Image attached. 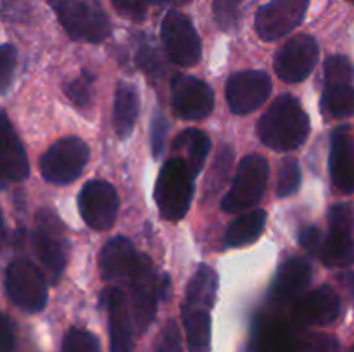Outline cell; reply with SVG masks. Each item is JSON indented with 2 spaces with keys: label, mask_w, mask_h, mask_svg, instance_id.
Here are the masks:
<instances>
[{
  "label": "cell",
  "mask_w": 354,
  "mask_h": 352,
  "mask_svg": "<svg viewBox=\"0 0 354 352\" xmlns=\"http://www.w3.org/2000/svg\"><path fill=\"white\" fill-rule=\"evenodd\" d=\"M311 124L299 100L282 93L266 109L258 123V137L273 150H296L306 141Z\"/></svg>",
  "instance_id": "cell-1"
},
{
  "label": "cell",
  "mask_w": 354,
  "mask_h": 352,
  "mask_svg": "<svg viewBox=\"0 0 354 352\" xmlns=\"http://www.w3.org/2000/svg\"><path fill=\"white\" fill-rule=\"evenodd\" d=\"M196 173L183 157L165 162L156 179L154 199L162 219L180 221L189 213L194 197Z\"/></svg>",
  "instance_id": "cell-2"
},
{
  "label": "cell",
  "mask_w": 354,
  "mask_h": 352,
  "mask_svg": "<svg viewBox=\"0 0 354 352\" xmlns=\"http://www.w3.org/2000/svg\"><path fill=\"white\" fill-rule=\"evenodd\" d=\"M73 40L97 41L111 35V21L99 0H47Z\"/></svg>",
  "instance_id": "cell-3"
},
{
  "label": "cell",
  "mask_w": 354,
  "mask_h": 352,
  "mask_svg": "<svg viewBox=\"0 0 354 352\" xmlns=\"http://www.w3.org/2000/svg\"><path fill=\"white\" fill-rule=\"evenodd\" d=\"M268 162L258 154L245 155L237 166L234 183L221 200L225 213H239L261 202L268 183Z\"/></svg>",
  "instance_id": "cell-4"
},
{
  "label": "cell",
  "mask_w": 354,
  "mask_h": 352,
  "mask_svg": "<svg viewBox=\"0 0 354 352\" xmlns=\"http://www.w3.org/2000/svg\"><path fill=\"white\" fill-rule=\"evenodd\" d=\"M31 242L35 254L47 275L52 282H57L64 273L68 261V238L64 233V224L52 211H38Z\"/></svg>",
  "instance_id": "cell-5"
},
{
  "label": "cell",
  "mask_w": 354,
  "mask_h": 352,
  "mask_svg": "<svg viewBox=\"0 0 354 352\" xmlns=\"http://www.w3.org/2000/svg\"><path fill=\"white\" fill-rule=\"evenodd\" d=\"M90 150L88 145L78 137H66L50 145L40 157V173L45 182L66 185L78 178L86 168Z\"/></svg>",
  "instance_id": "cell-6"
},
{
  "label": "cell",
  "mask_w": 354,
  "mask_h": 352,
  "mask_svg": "<svg viewBox=\"0 0 354 352\" xmlns=\"http://www.w3.org/2000/svg\"><path fill=\"white\" fill-rule=\"evenodd\" d=\"M6 292L19 309L38 313L47 306V282L28 259H14L6 271Z\"/></svg>",
  "instance_id": "cell-7"
},
{
  "label": "cell",
  "mask_w": 354,
  "mask_h": 352,
  "mask_svg": "<svg viewBox=\"0 0 354 352\" xmlns=\"http://www.w3.org/2000/svg\"><path fill=\"white\" fill-rule=\"evenodd\" d=\"M131 307H133V321L140 331H145L154 321L161 293V278L156 275L152 259L147 254H138L137 266L130 275Z\"/></svg>",
  "instance_id": "cell-8"
},
{
  "label": "cell",
  "mask_w": 354,
  "mask_h": 352,
  "mask_svg": "<svg viewBox=\"0 0 354 352\" xmlns=\"http://www.w3.org/2000/svg\"><path fill=\"white\" fill-rule=\"evenodd\" d=\"M328 235L322 245L320 257L328 268L354 264V211L351 204H335L328 211Z\"/></svg>",
  "instance_id": "cell-9"
},
{
  "label": "cell",
  "mask_w": 354,
  "mask_h": 352,
  "mask_svg": "<svg viewBox=\"0 0 354 352\" xmlns=\"http://www.w3.org/2000/svg\"><path fill=\"white\" fill-rule=\"evenodd\" d=\"M161 40L166 55L176 66L190 68L201 61L203 45L192 21L178 10H169L161 24Z\"/></svg>",
  "instance_id": "cell-10"
},
{
  "label": "cell",
  "mask_w": 354,
  "mask_h": 352,
  "mask_svg": "<svg viewBox=\"0 0 354 352\" xmlns=\"http://www.w3.org/2000/svg\"><path fill=\"white\" fill-rule=\"evenodd\" d=\"M78 207L83 221L92 230L106 231L114 224L120 209L116 188L104 179L85 183L78 195Z\"/></svg>",
  "instance_id": "cell-11"
},
{
  "label": "cell",
  "mask_w": 354,
  "mask_h": 352,
  "mask_svg": "<svg viewBox=\"0 0 354 352\" xmlns=\"http://www.w3.org/2000/svg\"><path fill=\"white\" fill-rule=\"evenodd\" d=\"M310 0H270L256 12V31L266 41L279 40L304 21Z\"/></svg>",
  "instance_id": "cell-12"
},
{
  "label": "cell",
  "mask_w": 354,
  "mask_h": 352,
  "mask_svg": "<svg viewBox=\"0 0 354 352\" xmlns=\"http://www.w3.org/2000/svg\"><path fill=\"white\" fill-rule=\"evenodd\" d=\"M318 43L311 35H297L275 55V72L282 81L299 83L311 75L318 62Z\"/></svg>",
  "instance_id": "cell-13"
},
{
  "label": "cell",
  "mask_w": 354,
  "mask_h": 352,
  "mask_svg": "<svg viewBox=\"0 0 354 352\" xmlns=\"http://www.w3.org/2000/svg\"><path fill=\"white\" fill-rule=\"evenodd\" d=\"M171 102L180 117L199 121L213 113L214 93L213 88L201 78L176 75L171 79Z\"/></svg>",
  "instance_id": "cell-14"
},
{
  "label": "cell",
  "mask_w": 354,
  "mask_h": 352,
  "mask_svg": "<svg viewBox=\"0 0 354 352\" xmlns=\"http://www.w3.org/2000/svg\"><path fill=\"white\" fill-rule=\"evenodd\" d=\"M272 92V79L263 71L235 72L227 81V102L239 116L254 113Z\"/></svg>",
  "instance_id": "cell-15"
},
{
  "label": "cell",
  "mask_w": 354,
  "mask_h": 352,
  "mask_svg": "<svg viewBox=\"0 0 354 352\" xmlns=\"http://www.w3.org/2000/svg\"><path fill=\"white\" fill-rule=\"evenodd\" d=\"M341 313V299L330 285L304 293L294 304V321L303 326H325L337 320Z\"/></svg>",
  "instance_id": "cell-16"
},
{
  "label": "cell",
  "mask_w": 354,
  "mask_h": 352,
  "mask_svg": "<svg viewBox=\"0 0 354 352\" xmlns=\"http://www.w3.org/2000/svg\"><path fill=\"white\" fill-rule=\"evenodd\" d=\"M332 183L344 193L354 192V137L349 126H339L330 137Z\"/></svg>",
  "instance_id": "cell-17"
},
{
  "label": "cell",
  "mask_w": 354,
  "mask_h": 352,
  "mask_svg": "<svg viewBox=\"0 0 354 352\" xmlns=\"http://www.w3.org/2000/svg\"><path fill=\"white\" fill-rule=\"evenodd\" d=\"M102 300L109 313L111 352H133V326L124 293L120 289H107Z\"/></svg>",
  "instance_id": "cell-18"
},
{
  "label": "cell",
  "mask_w": 354,
  "mask_h": 352,
  "mask_svg": "<svg viewBox=\"0 0 354 352\" xmlns=\"http://www.w3.org/2000/svg\"><path fill=\"white\" fill-rule=\"evenodd\" d=\"M138 254L133 244L127 237H113L106 242L99 255V268L102 278L107 282H116L121 278H130L137 266Z\"/></svg>",
  "instance_id": "cell-19"
},
{
  "label": "cell",
  "mask_w": 354,
  "mask_h": 352,
  "mask_svg": "<svg viewBox=\"0 0 354 352\" xmlns=\"http://www.w3.org/2000/svg\"><path fill=\"white\" fill-rule=\"evenodd\" d=\"M311 282V266L306 259H287L279 268L272 285V299L283 304L294 300L304 292Z\"/></svg>",
  "instance_id": "cell-20"
},
{
  "label": "cell",
  "mask_w": 354,
  "mask_h": 352,
  "mask_svg": "<svg viewBox=\"0 0 354 352\" xmlns=\"http://www.w3.org/2000/svg\"><path fill=\"white\" fill-rule=\"evenodd\" d=\"M0 144H2V175L10 182H23L30 175L26 152L16 131L9 123V117L2 113V130H0Z\"/></svg>",
  "instance_id": "cell-21"
},
{
  "label": "cell",
  "mask_w": 354,
  "mask_h": 352,
  "mask_svg": "<svg viewBox=\"0 0 354 352\" xmlns=\"http://www.w3.org/2000/svg\"><path fill=\"white\" fill-rule=\"evenodd\" d=\"M140 102H138V93L131 83L121 81L114 93V110H113V124L120 138H128L133 131L135 121L140 113Z\"/></svg>",
  "instance_id": "cell-22"
},
{
  "label": "cell",
  "mask_w": 354,
  "mask_h": 352,
  "mask_svg": "<svg viewBox=\"0 0 354 352\" xmlns=\"http://www.w3.org/2000/svg\"><path fill=\"white\" fill-rule=\"evenodd\" d=\"M182 320H183V328H185L187 344H189L190 352L209 351V338H211L209 309H206V307L183 304Z\"/></svg>",
  "instance_id": "cell-23"
},
{
  "label": "cell",
  "mask_w": 354,
  "mask_h": 352,
  "mask_svg": "<svg viewBox=\"0 0 354 352\" xmlns=\"http://www.w3.org/2000/svg\"><path fill=\"white\" fill-rule=\"evenodd\" d=\"M266 226V213L263 209L251 211L248 214H242L235 221H232L230 226L225 233V245L227 247H244L252 244L261 237Z\"/></svg>",
  "instance_id": "cell-24"
},
{
  "label": "cell",
  "mask_w": 354,
  "mask_h": 352,
  "mask_svg": "<svg viewBox=\"0 0 354 352\" xmlns=\"http://www.w3.org/2000/svg\"><path fill=\"white\" fill-rule=\"evenodd\" d=\"M218 292V275L211 266L201 264L196 269L187 286L185 304L189 306H199L211 309L216 300Z\"/></svg>",
  "instance_id": "cell-25"
},
{
  "label": "cell",
  "mask_w": 354,
  "mask_h": 352,
  "mask_svg": "<svg viewBox=\"0 0 354 352\" xmlns=\"http://www.w3.org/2000/svg\"><path fill=\"white\" fill-rule=\"evenodd\" d=\"M209 137L201 130H185L173 144L175 150H182L187 155L185 161L189 162L196 176L203 171L204 162L209 154Z\"/></svg>",
  "instance_id": "cell-26"
},
{
  "label": "cell",
  "mask_w": 354,
  "mask_h": 352,
  "mask_svg": "<svg viewBox=\"0 0 354 352\" xmlns=\"http://www.w3.org/2000/svg\"><path fill=\"white\" fill-rule=\"evenodd\" d=\"M322 109L335 119L354 116V86H325L324 95H322Z\"/></svg>",
  "instance_id": "cell-27"
},
{
  "label": "cell",
  "mask_w": 354,
  "mask_h": 352,
  "mask_svg": "<svg viewBox=\"0 0 354 352\" xmlns=\"http://www.w3.org/2000/svg\"><path fill=\"white\" fill-rule=\"evenodd\" d=\"M296 333L283 324H270L261 330L263 352H294L296 349Z\"/></svg>",
  "instance_id": "cell-28"
},
{
  "label": "cell",
  "mask_w": 354,
  "mask_h": 352,
  "mask_svg": "<svg viewBox=\"0 0 354 352\" xmlns=\"http://www.w3.org/2000/svg\"><path fill=\"white\" fill-rule=\"evenodd\" d=\"M248 0H214V21L223 31H234L239 28Z\"/></svg>",
  "instance_id": "cell-29"
},
{
  "label": "cell",
  "mask_w": 354,
  "mask_h": 352,
  "mask_svg": "<svg viewBox=\"0 0 354 352\" xmlns=\"http://www.w3.org/2000/svg\"><path fill=\"white\" fill-rule=\"evenodd\" d=\"M301 185V168L299 162L292 157L283 159L279 168V179H277V195L280 199L294 195Z\"/></svg>",
  "instance_id": "cell-30"
},
{
  "label": "cell",
  "mask_w": 354,
  "mask_h": 352,
  "mask_svg": "<svg viewBox=\"0 0 354 352\" xmlns=\"http://www.w3.org/2000/svg\"><path fill=\"white\" fill-rule=\"evenodd\" d=\"M354 78L353 62L346 55H332L325 62V86L351 85Z\"/></svg>",
  "instance_id": "cell-31"
},
{
  "label": "cell",
  "mask_w": 354,
  "mask_h": 352,
  "mask_svg": "<svg viewBox=\"0 0 354 352\" xmlns=\"http://www.w3.org/2000/svg\"><path fill=\"white\" fill-rule=\"evenodd\" d=\"M93 75H90L88 71H83L82 76L78 78L71 79L64 85V93L76 107H86L92 106V99H93V93H92V83H93Z\"/></svg>",
  "instance_id": "cell-32"
},
{
  "label": "cell",
  "mask_w": 354,
  "mask_h": 352,
  "mask_svg": "<svg viewBox=\"0 0 354 352\" xmlns=\"http://www.w3.org/2000/svg\"><path fill=\"white\" fill-rule=\"evenodd\" d=\"M62 352H100L95 335L82 328H71L62 342Z\"/></svg>",
  "instance_id": "cell-33"
},
{
  "label": "cell",
  "mask_w": 354,
  "mask_h": 352,
  "mask_svg": "<svg viewBox=\"0 0 354 352\" xmlns=\"http://www.w3.org/2000/svg\"><path fill=\"white\" fill-rule=\"evenodd\" d=\"M137 64H138V68H140L142 71L149 76V78L158 79L165 75L162 59L154 47H147V45H144V47L138 48Z\"/></svg>",
  "instance_id": "cell-34"
},
{
  "label": "cell",
  "mask_w": 354,
  "mask_h": 352,
  "mask_svg": "<svg viewBox=\"0 0 354 352\" xmlns=\"http://www.w3.org/2000/svg\"><path fill=\"white\" fill-rule=\"evenodd\" d=\"M156 352H183L182 333H180V326L175 320L168 321L161 330Z\"/></svg>",
  "instance_id": "cell-35"
},
{
  "label": "cell",
  "mask_w": 354,
  "mask_h": 352,
  "mask_svg": "<svg viewBox=\"0 0 354 352\" xmlns=\"http://www.w3.org/2000/svg\"><path fill=\"white\" fill-rule=\"evenodd\" d=\"M232 159H234V152H232L230 147L221 148L220 154H218L216 161H214V168H213V175L209 176V186L213 192H216L218 186H221L225 183V178L228 175V169H230Z\"/></svg>",
  "instance_id": "cell-36"
},
{
  "label": "cell",
  "mask_w": 354,
  "mask_h": 352,
  "mask_svg": "<svg viewBox=\"0 0 354 352\" xmlns=\"http://www.w3.org/2000/svg\"><path fill=\"white\" fill-rule=\"evenodd\" d=\"M166 133H168V121L161 113H156L151 121V147L152 155L156 159L161 157L162 150H165Z\"/></svg>",
  "instance_id": "cell-37"
},
{
  "label": "cell",
  "mask_w": 354,
  "mask_h": 352,
  "mask_svg": "<svg viewBox=\"0 0 354 352\" xmlns=\"http://www.w3.org/2000/svg\"><path fill=\"white\" fill-rule=\"evenodd\" d=\"M14 68H16V48L12 45H2L0 48V85L2 92H6L12 79Z\"/></svg>",
  "instance_id": "cell-38"
},
{
  "label": "cell",
  "mask_w": 354,
  "mask_h": 352,
  "mask_svg": "<svg viewBox=\"0 0 354 352\" xmlns=\"http://www.w3.org/2000/svg\"><path fill=\"white\" fill-rule=\"evenodd\" d=\"M111 2L121 16L131 21H142L147 14L149 0H111Z\"/></svg>",
  "instance_id": "cell-39"
},
{
  "label": "cell",
  "mask_w": 354,
  "mask_h": 352,
  "mask_svg": "<svg viewBox=\"0 0 354 352\" xmlns=\"http://www.w3.org/2000/svg\"><path fill=\"white\" fill-rule=\"evenodd\" d=\"M299 244L310 255L322 252V233L317 226H304L299 233Z\"/></svg>",
  "instance_id": "cell-40"
},
{
  "label": "cell",
  "mask_w": 354,
  "mask_h": 352,
  "mask_svg": "<svg viewBox=\"0 0 354 352\" xmlns=\"http://www.w3.org/2000/svg\"><path fill=\"white\" fill-rule=\"evenodd\" d=\"M0 349L2 352L14 351V326L7 314H3L2 323H0Z\"/></svg>",
  "instance_id": "cell-41"
},
{
  "label": "cell",
  "mask_w": 354,
  "mask_h": 352,
  "mask_svg": "<svg viewBox=\"0 0 354 352\" xmlns=\"http://www.w3.org/2000/svg\"><path fill=\"white\" fill-rule=\"evenodd\" d=\"M311 352H339L337 338L332 337V335H320V337L313 342Z\"/></svg>",
  "instance_id": "cell-42"
},
{
  "label": "cell",
  "mask_w": 354,
  "mask_h": 352,
  "mask_svg": "<svg viewBox=\"0 0 354 352\" xmlns=\"http://www.w3.org/2000/svg\"><path fill=\"white\" fill-rule=\"evenodd\" d=\"M346 286H348L349 293H351L353 299H354V273H351V275L346 276Z\"/></svg>",
  "instance_id": "cell-43"
},
{
  "label": "cell",
  "mask_w": 354,
  "mask_h": 352,
  "mask_svg": "<svg viewBox=\"0 0 354 352\" xmlns=\"http://www.w3.org/2000/svg\"><path fill=\"white\" fill-rule=\"evenodd\" d=\"M156 3H171V6H182V3H189L190 0H152Z\"/></svg>",
  "instance_id": "cell-44"
},
{
  "label": "cell",
  "mask_w": 354,
  "mask_h": 352,
  "mask_svg": "<svg viewBox=\"0 0 354 352\" xmlns=\"http://www.w3.org/2000/svg\"><path fill=\"white\" fill-rule=\"evenodd\" d=\"M349 352H354V345H353V347H351V349H349Z\"/></svg>",
  "instance_id": "cell-45"
},
{
  "label": "cell",
  "mask_w": 354,
  "mask_h": 352,
  "mask_svg": "<svg viewBox=\"0 0 354 352\" xmlns=\"http://www.w3.org/2000/svg\"><path fill=\"white\" fill-rule=\"evenodd\" d=\"M351 2H353V3H354V0H351Z\"/></svg>",
  "instance_id": "cell-46"
}]
</instances>
